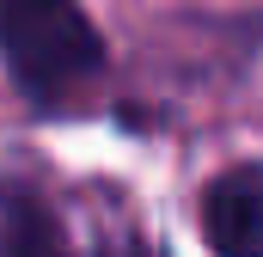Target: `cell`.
<instances>
[{
  "label": "cell",
  "mask_w": 263,
  "mask_h": 257,
  "mask_svg": "<svg viewBox=\"0 0 263 257\" xmlns=\"http://www.w3.org/2000/svg\"><path fill=\"white\" fill-rule=\"evenodd\" d=\"M0 257H73V245L49 202H37L31 190H6L0 196Z\"/></svg>",
  "instance_id": "3957f363"
},
{
  "label": "cell",
  "mask_w": 263,
  "mask_h": 257,
  "mask_svg": "<svg viewBox=\"0 0 263 257\" xmlns=\"http://www.w3.org/2000/svg\"><path fill=\"white\" fill-rule=\"evenodd\" d=\"M239 25H251V31H263V12H257V19H239Z\"/></svg>",
  "instance_id": "277c9868"
},
{
  "label": "cell",
  "mask_w": 263,
  "mask_h": 257,
  "mask_svg": "<svg viewBox=\"0 0 263 257\" xmlns=\"http://www.w3.org/2000/svg\"><path fill=\"white\" fill-rule=\"evenodd\" d=\"M0 62L25 104L67 111L104 74V37L80 0H0Z\"/></svg>",
  "instance_id": "6da1fadb"
},
{
  "label": "cell",
  "mask_w": 263,
  "mask_h": 257,
  "mask_svg": "<svg viewBox=\"0 0 263 257\" xmlns=\"http://www.w3.org/2000/svg\"><path fill=\"white\" fill-rule=\"evenodd\" d=\"M196 221L214 257H263V159L220 166L202 184Z\"/></svg>",
  "instance_id": "7a4b0ae2"
}]
</instances>
